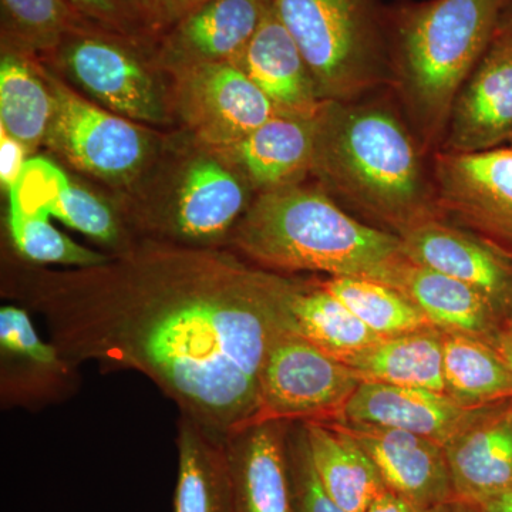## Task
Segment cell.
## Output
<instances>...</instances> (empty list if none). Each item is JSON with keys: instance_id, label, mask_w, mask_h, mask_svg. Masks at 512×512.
<instances>
[{"instance_id": "cell-4", "label": "cell", "mask_w": 512, "mask_h": 512, "mask_svg": "<svg viewBox=\"0 0 512 512\" xmlns=\"http://www.w3.org/2000/svg\"><path fill=\"white\" fill-rule=\"evenodd\" d=\"M512 0H400L386 8L392 90L420 143L436 153L451 107Z\"/></svg>"}, {"instance_id": "cell-31", "label": "cell", "mask_w": 512, "mask_h": 512, "mask_svg": "<svg viewBox=\"0 0 512 512\" xmlns=\"http://www.w3.org/2000/svg\"><path fill=\"white\" fill-rule=\"evenodd\" d=\"M319 282L380 338L434 328L423 312L392 285L356 276H329Z\"/></svg>"}, {"instance_id": "cell-41", "label": "cell", "mask_w": 512, "mask_h": 512, "mask_svg": "<svg viewBox=\"0 0 512 512\" xmlns=\"http://www.w3.org/2000/svg\"><path fill=\"white\" fill-rule=\"evenodd\" d=\"M423 512H478L474 505L461 503V501H451V503L433 508V510Z\"/></svg>"}, {"instance_id": "cell-42", "label": "cell", "mask_w": 512, "mask_h": 512, "mask_svg": "<svg viewBox=\"0 0 512 512\" xmlns=\"http://www.w3.org/2000/svg\"><path fill=\"white\" fill-rule=\"evenodd\" d=\"M498 29L503 30V32L512 37V2L511 5L508 6L507 10H505Z\"/></svg>"}, {"instance_id": "cell-30", "label": "cell", "mask_w": 512, "mask_h": 512, "mask_svg": "<svg viewBox=\"0 0 512 512\" xmlns=\"http://www.w3.org/2000/svg\"><path fill=\"white\" fill-rule=\"evenodd\" d=\"M0 15L2 47L36 57L52 52L72 33L101 28L66 0H0Z\"/></svg>"}, {"instance_id": "cell-23", "label": "cell", "mask_w": 512, "mask_h": 512, "mask_svg": "<svg viewBox=\"0 0 512 512\" xmlns=\"http://www.w3.org/2000/svg\"><path fill=\"white\" fill-rule=\"evenodd\" d=\"M443 447L456 501L474 505L512 490V409L478 421Z\"/></svg>"}, {"instance_id": "cell-25", "label": "cell", "mask_w": 512, "mask_h": 512, "mask_svg": "<svg viewBox=\"0 0 512 512\" xmlns=\"http://www.w3.org/2000/svg\"><path fill=\"white\" fill-rule=\"evenodd\" d=\"M55 106V92L39 57L2 47L0 130L16 138L33 157L45 144Z\"/></svg>"}, {"instance_id": "cell-32", "label": "cell", "mask_w": 512, "mask_h": 512, "mask_svg": "<svg viewBox=\"0 0 512 512\" xmlns=\"http://www.w3.org/2000/svg\"><path fill=\"white\" fill-rule=\"evenodd\" d=\"M9 249L23 261L55 268H86L104 264L110 258L104 251H93L67 237L55 227L50 215L36 210H25L8 204Z\"/></svg>"}, {"instance_id": "cell-40", "label": "cell", "mask_w": 512, "mask_h": 512, "mask_svg": "<svg viewBox=\"0 0 512 512\" xmlns=\"http://www.w3.org/2000/svg\"><path fill=\"white\" fill-rule=\"evenodd\" d=\"M495 348H497L498 352L503 355L505 362H507L508 367H510V372L512 375V335L508 332L501 333L498 336L497 340L493 343Z\"/></svg>"}, {"instance_id": "cell-43", "label": "cell", "mask_w": 512, "mask_h": 512, "mask_svg": "<svg viewBox=\"0 0 512 512\" xmlns=\"http://www.w3.org/2000/svg\"><path fill=\"white\" fill-rule=\"evenodd\" d=\"M508 333H511V335H512V326H511V329L508 330Z\"/></svg>"}, {"instance_id": "cell-3", "label": "cell", "mask_w": 512, "mask_h": 512, "mask_svg": "<svg viewBox=\"0 0 512 512\" xmlns=\"http://www.w3.org/2000/svg\"><path fill=\"white\" fill-rule=\"evenodd\" d=\"M227 248L276 274L356 276L394 286L402 239L357 220L316 184L255 195Z\"/></svg>"}, {"instance_id": "cell-1", "label": "cell", "mask_w": 512, "mask_h": 512, "mask_svg": "<svg viewBox=\"0 0 512 512\" xmlns=\"http://www.w3.org/2000/svg\"><path fill=\"white\" fill-rule=\"evenodd\" d=\"M302 282L229 248L140 238L86 268L33 265L6 248L0 291L43 319L72 365L141 373L180 416L225 439L255 421L269 350L298 330Z\"/></svg>"}, {"instance_id": "cell-33", "label": "cell", "mask_w": 512, "mask_h": 512, "mask_svg": "<svg viewBox=\"0 0 512 512\" xmlns=\"http://www.w3.org/2000/svg\"><path fill=\"white\" fill-rule=\"evenodd\" d=\"M289 466H291L293 512H346L326 495L313 468L302 421L289 427Z\"/></svg>"}, {"instance_id": "cell-13", "label": "cell", "mask_w": 512, "mask_h": 512, "mask_svg": "<svg viewBox=\"0 0 512 512\" xmlns=\"http://www.w3.org/2000/svg\"><path fill=\"white\" fill-rule=\"evenodd\" d=\"M8 204L46 212L109 255L127 251L140 239L128 227L116 201L74 180L62 165L47 157L29 158L18 183L9 191Z\"/></svg>"}, {"instance_id": "cell-12", "label": "cell", "mask_w": 512, "mask_h": 512, "mask_svg": "<svg viewBox=\"0 0 512 512\" xmlns=\"http://www.w3.org/2000/svg\"><path fill=\"white\" fill-rule=\"evenodd\" d=\"M79 367L37 332L30 312L16 303L0 308V403L2 409L43 410L72 399Z\"/></svg>"}, {"instance_id": "cell-29", "label": "cell", "mask_w": 512, "mask_h": 512, "mask_svg": "<svg viewBox=\"0 0 512 512\" xmlns=\"http://www.w3.org/2000/svg\"><path fill=\"white\" fill-rule=\"evenodd\" d=\"M292 313L296 329L303 338L338 359L383 339L357 319L319 281L302 282L293 296Z\"/></svg>"}, {"instance_id": "cell-37", "label": "cell", "mask_w": 512, "mask_h": 512, "mask_svg": "<svg viewBox=\"0 0 512 512\" xmlns=\"http://www.w3.org/2000/svg\"><path fill=\"white\" fill-rule=\"evenodd\" d=\"M210 0H157L158 16H160L161 29L167 30L177 20L200 8Z\"/></svg>"}, {"instance_id": "cell-26", "label": "cell", "mask_w": 512, "mask_h": 512, "mask_svg": "<svg viewBox=\"0 0 512 512\" xmlns=\"http://www.w3.org/2000/svg\"><path fill=\"white\" fill-rule=\"evenodd\" d=\"M340 360L352 367L362 382L446 393L443 332L439 329L383 338Z\"/></svg>"}, {"instance_id": "cell-35", "label": "cell", "mask_w": 512, "mask_h": 512, "mask_svg": "<svg viewBox=\"0 0 512 512\" xmlns=\"http://www.w3.org/2000/svg\"><path fill=\"white\" fill-rule=\"evenodd\" d=\"M29 158L30 154L23 144L0 130V185L6 195L18 183Z\"/></svg>"}, {"instance_id": "cell-17", "label": "cell", "mask_w": 512, "mask_h": 512, "mask_svg": "<svg viewBox=\"0 0 512 512\" xmlns=\"http://www.w3.org/2000/svg\"><path fill=\"white\" fill-rule=\"evenodd\" d=\"M333 421L369 454L386 487L420 511L456 501L446 451L437 441L409 431Z\"/></svg>"}, {"instance_id": "cell-39", "label": "cell", "mask_w": 512, "mask_h": 512, "mask_svg": "<svg viewBox=\"0 0 512 512\" xmlns=\"http://www.w3.org/2000/svg\"><path fill=\"white\" fill-rule=\"evenodd\" d=\"M474 507L478 512H512V490L491 495L480 503L474 504Z\"/></svg>"}, {"instance_id": "cell-19", "label": "cell", "mask_w": 512, "mask_h": 512, "mask_svg": "<svg viewBox=\"0 0 512 512\" xmlns=\"http://www.w3.org/2000/svg\"><path fill=\"white\" fill-rule=\"evenodd\" d=\"M291 421L269 420L224 439L235 512H293Z\"/></svg>"}, {"instance_id": "cell-24", "label": "cell", "mask_w": 512, "mask_h": 512, "mask_svg": "<svg viewBox=\"0 0 512 512\" xmlns=\"http://www.w3.org/2000/svg\"><path fill=\"white\" fill-rule=\"evenodd\" d=\"M316 476L326 495L346 512H365L386 490L369 454L336 421H302Z\"/></svg>"}, {"instance_id": "cell-6", "label": "cell", "mask_w": 512, "mask_h": 512, "mask_svg": "<svg viewBox=\"0 0 512 512\" xmlns=\"http://www.w3.org/2000/svg\"><path fill=\"white\" fill-rule=\"evenodd\" d=\"M322 101L392 90L386 8L380 0H272Z\"/></svg>"}, {"instance_id": "cell-21", "label": "cell", "mask_w": 512, "mask_h": 512, "mask_svg": "<svg viewBox=\"0 0 512 512\" xmlns=\"http://www.w3.org/2000/svg\"><path fill=\"white\" fill-rule=\"evenodd\" d=\"M315 141L316 117L275 116L239 143L217 151L258 195L311 178Z\"/></svg>"}, {"instance_id": "cell-5", "label": "cell", "mask_w": 512, "mask_h": 512, "mask_svg": "<svg viewBox=\"0 0 512 512\" xmlns=\"http://www.w3.org/2000/svg\"><path fill=\"white\" fill-rule=\"evenodd\" d=\"M254 197L217 150L183 133L165 138L150 173L116 202L138 238L227 248Z\"/></svg>"}, {"instance_id": "cell-28", "label": "cell", "mask_w": 512, "mask_h": 512, "mask_svg": "<svg viewBox=\"0 0 512 512\" xmlns=\"http://www.w3.org/2000/svg\"><path fill=\"white\" fill-rule=\"evenodd\" d=\"M446 394L467 407L512 399V375L503 355L487 340L444 333Z\"/></svg>"}, {"instance_id": "cell-22", "label": "cell", "mask_w": 512, "mask_h": 512, "mask_svg": "<svg viewBox=\"0 0 512 512\" xmlns=\"http://www.w3.org/2000/svg\"><path fill=\"white\" fill-rule=\"evenodd\" d=\"M394 288L441 332L463 333L490 343L503 333V318L483 293L427 266L406 259L397 272Z\"/></svg>"}, {"instance_id": "cell-11", "label": "cell", "mask_w": 512, "mask_h": 512, "mask_svg": "<svg viewBox=\"0 0 512 512\" xmlns=\"http://www.w3.org/2000/svg\"><path fill=\"white\" fill-rule=\"evenodd\" d=\"M431 171L441 215L512 255V147L436 151Z\"/></svg>"}, {"instance_id": "cell-38", "label": "cell", "mask_w": 512, "mask_h": 512, "mask_svg": "<svg viewBox=\"0 0 512 512\" xmlns=\"http://www.w3.org/2000/svg\"><path fill=\"white\" fill-rule=\"evenodd\" d=\"M365 512H423L394 491L386 490L377 495Z\"/></svg>"}, {"instance_id": "cell-34", "label": "cell", "mask_w": 512, "mask_h": 512, "mask_svg": "<svg viewBox=\"0 0 512 512\" xmlns=\"http://www.w3.org/2000/svg\"><path fill=\"white\" fill-rule=\"evenodd\" d=\"M76 12L90 22L113 33L141 39H157L151 35L140 20L128 12L120 0H66Z\"/></svg>"}, {"instance_id": "cell-9", "label": "cell", "mask_w": 512, "mask_h": 512, "mask_svg": "<svg viewBox=\"0 0 512 512\" xmlns=\"http://www.w3.org/2000/svg\"><path fill=\"white\" fill-rule=\"evenodd\" d=\"M360 383L352 367L313 345L298 330H286L262 367L254 423L329 421L342 412Z\"/></svg>"}, {"instance_id": "cell-44", "label": "cell", "mask_w": 512, "mask_h": 512, "mask_svg": "<svg viewBox=\"0 0 512 512\" xmlns=\"http://www.w3.org/2000/svg\"><path fill=\"white\" fill-rule=\"evenodd\" d=\"M508 146L512 147V140L510 141V144H508Z\"/></svg>"}, {"instance_id": "cell-7", "label": "cell", "mask_w": 512, "mask_h": 512, "mask_svg": "<svg viewBox=\"0 0 512 512\" xmlns=\"http://www.w3.org/2000/svg\"><path fill=\"white\" fill-rule=\"evenodd\" d=\"M156 40L96 28L72 33L39 57L64 83L97 106L147 127L174 123L170 77Z\"/></svg>"}, {"instance_id": "cell-8", "label": "cell", "mask_w": 512, "mask_h": 512, "mask_svg": "<svg viewBox=\"0 0 512 512\" xmlns=\"http://www.w3.org/2000/svg\"><path fill=\"white\" fill-rule=\"evenodd\" d=\"M46 69L56 106L43 146L72 170L119 192L113 200L126 197L150 173L167 137L84 99Z\"/></svg>"}, {"instance_id": "cell-27", "label": "cell", "mask_w": 512, "mask_h": 512, "mask_svg": "<svg viewBox=\"0 0 512 512\" xmlns=\"http://www.w3.org/2000/svg\"><path fill=\"white\" fill-rule=\"evenodd\" d=\"M174 512H235L224 439L178 417Z\"/></svg>"}, {"instance_id": "cell-36", "label": "cell", "mask_w": 512, "mask_h": 512, "mask_svg": "<svg viewBox=\"0 0 512 512\" xmlns=\"http://www.w3.org/2000/svg\"><path fill=\"white\" fill-rule=\"evenodd\" d=\"M128 12L143 23L144 28L156 37L163 33L160 16H158L157 0H120Z\"/></svg>"}, {"instance_id": "cell-16", "label": "cell", "mask_w": 512, "mask_h": 512, "mask_svg": "<svg viewBox=\"0 0 512 512\" xmlns=\"http://www.w3.org/2000/svg\"><path fill=\"white\" fill-rule=\"evenodd\" d=\"M493 413L494 406H463L446 393L362 382L343 406L339 420L409 431L444 446Z\"/></svg>"}, {"instance_id": "cell-10", "label": "cell", "mask_w": 512, "mask_h": 512, "mask_svg": "<svg viewBox=\"0 0 512 512\" xmlns=\"http://www.w3.org/2000/svg\"><path fill=\"white\" fill-rule=\"evenodd\" d=\"M174 123L204 146L222 150L274 119L271 100L235 63L170 70Z\"/></svg>"}, {"instance_id": "cell-20", "label": "cell", "mask_w": 512, "mask_h": 512, "mask_svg": "<svg viewBox=\"0 0 512 512\" xmlns=\"http://www.w3.org/2000/svg\"><path fill=\"white\" fill-rule=\"evenodd\" d=\"M235 64L271 100L278 116L315 119L325 104L316 92L305 57L276 13L272 0Z\"/></svg>"}, {"instance_id": "cell-2", "label": "cell", "mask_w": 512, "mask_h": 512, "mask_svg": "<svg viewBox=\"0 0 512 512\" xmlns=\"http://www.w3.org/2000/svg\"><path fill=\"white\" fill-rule=\"evenodd\" d=\"M427 154L392 103L325 101L316 117L311 178L345 210L399 235L443 217Z\"/></svg>"}, {"instance_id": "cell-14", "label": "cell", "mask_w": 512, "mask_h": 512, "mask_svg": "<svg viewBox=\"0 0 512 512\" xmlns=\"http://www.w3.org/2000/svg\"><path fill=\"white\" fill-rule=\"evenodd\" d=\"M399 237L407 259L470 285L501 318H512V255L503 248L444 217L417 222Z\"/></svg>"}, {"instance_id": "cell-15", "label": "cell", "mask_w": 512, "mask_h": 512, "mask_svg": "<svg viewBox=\"0 0 512 512\" xmlns=\"http://www.w3.org/2000/svg\"><path fill=\"white\" fill-rule=\"evenodd\" d=\"M512 140V37L498 29L458 92L437 151L477 153Z\"/></svg>"}, {"instance_id": "cell-18", "label": "cell", "mask_w": 512, "mask_h": 512, "mask_svg": "<svg viewBox=\"0 0 512 512\" xmlns=\"http://www.w3.org/2000/svg\"><path fill=\"white\" fill-rule=\"evenodd\" d=\"M271 0H210L164 30L156 57L165 72L204 63H235Z\"/></svg>"}]
</instances>
